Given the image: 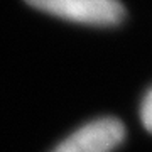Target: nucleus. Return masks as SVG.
<instances>
[{
    "mask_svg": "<svg viewBox=\"0 0 152 152\" xmlns=\"http://www.w3.org/2000/svg\"><path fill=\"white\" fill-rule=\"evenodd\" d=\"M46 14L88 26H115L125 15L118 0H26Z\"/></svg>",
    "mask_w": 152,
    "mask_h": 152,
    "instance_id": "obj_1",
    "label": "nucleus"
},
{
    "mask_svg": "<svg viewBox=\"0 0 152 152\" xmlns=\"http://www.w3.org/2000/svg\"><path fill=\"white\" fill-rule=\"evenodd\" d=\"M142 122L145 125V129L149 132H152V88L149 90V93L145 95L144 102H142Z\"/></svg>",
    "mask_w": 152,
    "mask_h": 152,
    "instance_id": "obj_3",
    "label": "nucleus"
},
{
    "mask_svg": "<svg viewBox=\"0 0 152 152\" xmlns=\"http://www.w3.org/2000/svg\"><path fill=\"white\" fill-rule=\"evenodd\" d=\"M124 135V125L117 118H98L73 132L51 152H112Z\"/></svg>",
    "mask_w": 152,
    "mask_h": 152,
    "instance_id": "obj_2",
    "label": "nucleus"
}]
</instances>
